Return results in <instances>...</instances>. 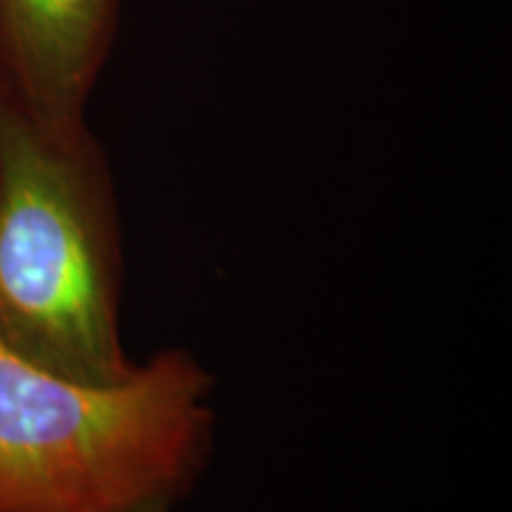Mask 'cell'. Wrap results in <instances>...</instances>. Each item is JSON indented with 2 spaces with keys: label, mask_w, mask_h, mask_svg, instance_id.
I'll list each match as a JSON object with an SVG mask.
<instances>
[{
  "label": "cell",
  "mask_w": 512,
  "mask_h": 512,
  "mask_svg": "<svg viewBox=\"0 0 512 512\" xmlns=\"http://www.w3.org/2000/svg\"><path fill=\"white\" fill-rule=\"evenodd\" d=\"M124 245L105 150L0 81V342L74 382L138 370L119 335Z\"/></svg>",
  "instance_id": "1"
},
{
  "label": "cell",
  "mask_w": 512,
  "mask_h": 512,
  "mask_svg": "<svg viewBox=\"0 0 512 512\" xmlns=\"http://www.w3.org/2000/svg\"><path fill=\"white\" fill-rule=\"evenodd\" d=\"M209 396L183 349L98 387L0 342V512H174L207 465Z\"/></svg>",
  "instance_id": "2"
},
{
  "label": "cell",
  "mask_w": 512,
  "mask_h": 512,
  "mask_svg": "<svg viewBox=\"0 0 512 512\" xmlns=\"http://www.w3.org/2000/svg\"><path fill=\"white\" fill-rule=\"evenodd\" d=\"M117 24L119 0H0V81L41 117L86 121Z\"/></svg>",
  "instance_id": "3"
}]
</instances>
